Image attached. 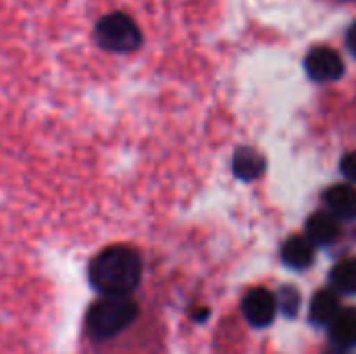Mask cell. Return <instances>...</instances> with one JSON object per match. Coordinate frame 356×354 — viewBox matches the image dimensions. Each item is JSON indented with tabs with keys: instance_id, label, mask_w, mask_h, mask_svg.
<instances>
[{
	"instance_id": "6da1fadb",
	"label": "cell",
	"mask_w": 356,
	"mask_h": 354,
	"mask_svg": "<svg viewBox=\"0 0 356 354\" xmlns=\"http://www.w3.org/2000/svg\"><path fill=\"white\" fill-rule=\"evenodd\" d=\"M88 280L102 296H129L142 280V259L129 246H108L92 259Z\"/></svg>"
},
{
	"instance_id": "7a4b0ae2",
	"label": "cell",
	"mask_w": 356,
	"mask_h": 354,
	"mask_svg": "<svg viewBox=\"0 0 356 354\" xmlns=\"http://www.w3.org/2000/svg\"><path fill=\"white\" fill-rule=\"evenodd\" d=\"M138 317V305L129 296H102L86 315V332L92 340L104 342L127 330Z\"/></svg>"
},
{
	"instance_id": "3957f363",
	"label": "cell",
	"mask_w": 356,
	"mask_h": 354,
	"mask_svg": "<svg viewBox=\"0 0 356 354\" xmlns=\"http://www.w3.org/2000/svg\"><path fill=\"white\" fill-rule=\"evenodd\" d=\"M96 42L108 52H131L140 46L142 33L125 13H111L96 23Z\"/></svg>"
},
{
	"instance_id": "277c9868",
	"label": "cell",
	"mask_w": 356,
	"mask_h": 354,
	"mask_svg": "<svg viewBox=\"0 0 356 354\" xmlns=\"http://www.w3.org/2000/svg\"><path fill=\"white\" fill-rule=\"evenodd\" d=\"M305 67L315 81H336L344 73L342 56L330 46L313 48L305 58Z\"/></svg>"
},
{
	"instance_id": "5b68a950",
	"label": "cell",
	"mask_w": 356,
	"mask_h": 354,
	"mask_svg": "<svg viewBox=\"0 0 356 354\" xmlns=\"http://www.w3.org/2000/svg\"><path fill=\"white\" fill-rule=\"evenodd\" d=\"M275 311H277V300L265 288H254L244 296L242 313L248 319V323L254 328H267L269 323H273Z\"/></svg>"
},
{
	"instance_id": "8992f818",
	"label": "cell",
	"mask_w": 356,
	"mask_h": 354,
	"mask_svg": "<svg viewBox=\"0 0 356 354\" xmlns=\"http://www.w3.org/2000/svg\"><path fill=\"white\" fill-rule=\"evenodd\" d=\"M323 200L330 209V215H334L336 219H344L350 221L356 219V190L353 186H332L325 194Z\"/></svg>"
},
{
	"instance_id": "52a82bcc",
	"label": "cell",
	"mask_w": 356,
	"mask_h": 354,
	"mask_svg": "<svg viewBox=\"0 0 356 354\" xmlns=\"http://www.w3.org/2000/svg\"><path fill=\"white\" fill-rule=\"evenodd\" d=\"M340 238V225L338 219L330 213H313L307 221V240L311 244L327 246L334 244Z\"/></svg>"
},
{
	"instance_id": "ba28073f",
	"label": "cell",
	"mask_w": 356,
	"mask_h": 354,
	"mask_svg": "<svg viewBox=\"0 0 356 354\" xmlns=\"http://www.w3.org/2000/svg\"><path fill=\"white\" fill-rule=\"evenodd\" d=\"M267 161L261 152H257L254 148H240L234 154V173L236 177L244 179V182H252L257 177H261L265 173Z\"/></svg>"
},
{
	"instance_id": "9c48e42d",
	"label": "cell",
	"mask_w": 356,
	"mask_h": 354,
	"mask_svg": "<svg viewBox=\"0 0 356 354\" xmlns=\"http://www.w3.org/2000/svg\"><path fill=\"white\" fill-rule=\"evenodd\" d=\"M340 315V298L334 290H319L311 300V319L315 325H332Z\"/></svg>"
},
{
	"instance_id": "30bf717a",
	"label": "cell",
	"mask_w": 356,
	"mask_h": 354,
	"mask_svg": "<svg viewBox=\"0 0 356 354\" xmlns=\"http://www.w3.org/2000/svg\"><path fill=\"white\" fill-rule=\"evenodd\" d=\"M330 336L334 346L355 348L356 346V309L340 311V315L330 325Z\"/></svg>"
},
{
	"instance_id": "8fae6325",
	"label": "cell",
	"mask_w": 356,
	"mask_h": 354,
	"mask_svg": "<svg viewBox=\"0 0 356 354\" xmlns=\"http://www.w3.org/2000/svg\"><path fill=\"white\" fill-rule=\"evenodd\" d=\"M282 259L288 267H294V269H307L313 259H315V250H313V244L307 240V238H290L284 248H282Z\"/></svg>"
},
{
	"instance_id": "7c38bea8",
	"label": "cell",
	"mask_w": 356,
	"mask_h": 354,
	"mask_svg": "<svg viewBox=\"0 0 356 354\" xmlns=\"http://www.w3.org/2000/svg\"><path fill=\"white\" fill-rule=\"evenodd\" d=\"M332 286L344 294H356V259H344L332 269Z\"/></svg>"
},
{
	"instance_id": "4fadbf2b",
	"label": "cell",
	"mask_w": 356,
	"mask_h": 354,
	"mask_svg": "<svg viewBox=\"0 0 356 354\" xmlns=\"http://www.w3.org/2000/svg\"><path fill=\"white\" fill-rule=\"evenodd\" d=\"M280 305L288 317H294L298 313V307H300V294L294 288H284L280 294Z\"/></svg>"
},
{
	"instance_id": "5bb4252c",
	"label": "cell",
	"mask_w": 356,
	"mask_h": 354,
	"mask_svg": "<svg viewBox=\"0 0 356 354\" xmlns=\"http://www.w3.org/2000/svg\"><path fill=\"white\" fill-rule=\"evenodd\" d=\"M342 173L356 184V152H350L342 159Z\"/></svg>"
},
{
	"instance_id": "9a60e30c",
	"label": "cell",
	"mask_w": 356,
	"mask_h": 354,
	"mask_svg": "<svg viewBox=\"0 0 356 354\" xmlns=\"http://www.w3.org/2000/svg\"><path fill=\"white\" fill-rule=\"evenodd\" d=\"M348 48L353 50V54L356 56V25H353L350 31H348Z\"/></svg>"
},
{
	"instance_id": "2e32d148",
	"label": "cell",
	"mask_w": 356,
	"mask_h": 354,
	"mask_svg": "<svg viewBox=\"0 0 356 354\" xmlns=\"http://www.w3.org/2000/svg\"><path fill=\"white\" fill-rule=\"evenodd\" d=\"M325 354H350L348 348H340V346H334V348H330Z\"/></svg>"
}]
</instances>
